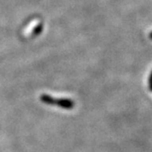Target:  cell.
<instances>
[{"mask_svg":"<svg viewBox=\"0 0 152 152\" xmlns=\"http://www.w3.org/2000/svg\"><path fill=\"white\" fill-rule=\"evenodd\" d=\"M40 101L46 104L59 106L61 108L66 110H71L74 107V102L71 99L67 98H54V97L48 95V94H41L40 95Z\"/></svg>","mask_w":152,"mask_h":152,"instance_id":"1","label":"cell"}]
</instances>
